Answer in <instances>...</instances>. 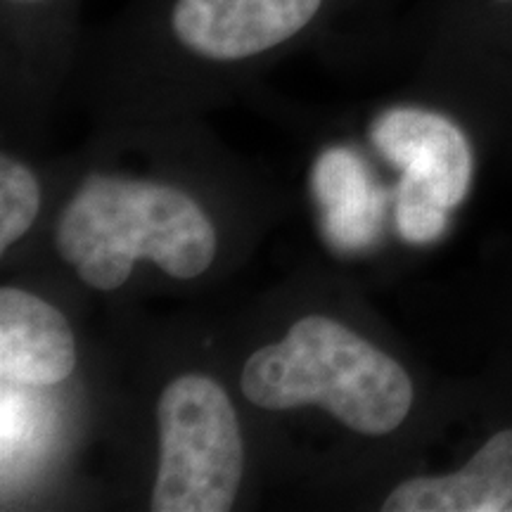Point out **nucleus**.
<instances>
[{"label":"nucleus","instance_id":"7","mask_svg":"<svg viewBox=\"0 0 512 512\" xmlns=\"http://www.w3.org/2000/svg\"><path fill=\"white\" fill-rule=\"evenodd\" d=\"M512 505V430L496 432L458 472L401 482L384 512H503Z\"/></svg>","mask_w":512,"mask_h":512},{"label":"nucleus","instance_id":"2","mask_svg":"<svg viewBox=\"0 0 512 512\" xmlns=\"http://www.w3.org/2000/svg\"><path fill=\"white\" fill-rule=\"evenodd\" d=\"M242 394L268 411L320 406L358 434L382 437L408 418L413 382L392 356L328 316H306L242 368Z\"/></svg>","mask_w":512,"mask_h":512},{"label":"nucleus","instance_id":"4","mask_svg":"<svg viewBox=\"0 0 512 512\" xmlns=\"http://www.w3.org/2000/svg\"><path fill=\"white\" fill-rule=\"evenodd\" d=\"M377 150L403 171L396 197V226L403 240L430 242L446 228V216L465 200L472 152L451 119L418 107H394L375 119Z\"/></svg>","mask_w":512,"mask_h":512},{"label":"nucleus","instance_id":"5","mask_svg":"<svg viewBox=\"0 0 512 512\" xmlns=\"http://www.w3.org/2000/svg\"><path fill=\"white\" fill-rule=\"evenodd\" d=\"M320 5L323 0H176L171 27L190 53L238 62L290 41Z\"/></svg>","mask_w":512,"mask_h":512},{"label":"nucleus","instance_id":"3","mask_svg":"<svg viewBox=\"0 0 512 512\" xmlns=\"http://www.w3.org/2000/svg\"><path fill=\"white\" fill-rule=\"evenodd\" d=\"M159 467L152 510L226 512L242 482V437L226 389L188 373L164 387L157 403Z\"/></svg>","mask_w":512,"mask_h":512},{"label":"nucleus","instance_id":"10","mask_svg":"<svg viewBox=\"0 0 512 512\" xmlns=\"http://www.w3.org/2000/svg\"><path fill=\"white\" fill-rule=\"evenodd\" d=\"M510 510H512V505H510Z\"/></svg>","mask_w":512,"mask_h":512},{"label":"nucleus","instance_id":"9","mask_svg":"<svg viewBox=\"0 0 512 512\" xmlns=\"http://www.w3.org/2000/svg\"><path fill=\"white\" fill-rule=\"evenodd\" d=\"M15 3H46V0H15Z\"/></svg>","mask_w":512,"mask_h":512},{"label":"nucleus","instance_id":"8","mask_svg":"<svg viewBox=\"0 0 512 512\" xmlns=\"http://www.w3.org/2000/svg\"><path fill=\"white\" fill-rule=\"evenodd\" d=\"M41 207V190L36 176L15 159H0V249L22 238L34 223Z\"/></svg>","mask_w":512,"mask_h":512},{"label":"nucleus","instance_id":"1","mask_svg":"<svg viewBox=\"0 0 512 512\" xmlns=\"http://www.w3.org/2000/svg\"><path fill=\"white\" fill-rule=\"evenodd\" d=\"M57 249L83 283L110 292L138 259L171 278H197L216 256V230L200 204L171 185L93 176L64 209Z\"/></svg>","mask_w":512,"mask_h":512},{"label":"nucleus","instance_id":"6","mask_svg":"<svg viewBox=\"0 0 512 512\" xmlns=\"http://www.w3.org/2000/svg\"><path fill=\"white\" fill-rule=\"evenodd\" d=\"M76 366L74 332L53 304L36 294L0 290V370L8 380L50 387Z\"/></svg>","mask_w":512,"mask_h":512}]
</instances>
